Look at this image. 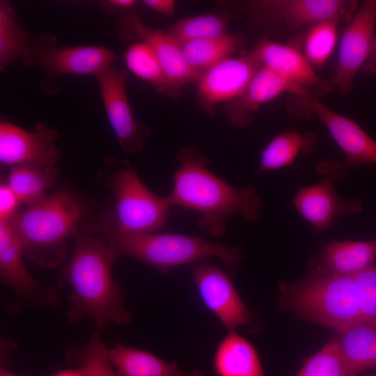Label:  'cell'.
<instances>
[{
  "label": "cell",
  "instance_id": "obj_18",
  "mask_svg": "<svg viewBox=\"0 0 376 376\" xmlns=\"http://www.w3.org/2000/svg\"><path fill=\"white\" fill-rule=\"evenodd\" d=\"M301 99L327 127L349 166L376 164V141L355 121L332 111L312 93Z\"/></svg>",
  "mask_w": 376,
  "mask_h": 376
},
{
  "label": "cell",
  "instance_id": "obj_28",
  "mask_svg": "<svg viewBox=\"0 0 376 376\" xmlns=\"http://www.w3.org/2000/svg\"><path fill=\"white\" fill-rule=\"evenodd\" d=\"M124 57L128 70L135 76L150 83L159 92L171 95L160 63L148 43L142 40L132 43Z\"/></svg>",
  "mask_w": 376,
  "mask_h": 376
},
{
  "label": "cell",
  "instance_id": "obj_22",
  "mask_svg": "<svg viewBox=\"0 0 376 376\" xmlns=\"http://www.w3.org/2000/svg\"><path fill=\"white\" fill-rule=\"evenodd\" d=\"M338 333V348L349 376L376 368V323L361 320Z\"/></svg>",
  "mask_w": 376,
  "mask_h": 376
},
{
  "label": "cell",
  "instance_id": "obj_10",
  "mask_svg": "<svg viewBox=\"0 0 376 376\" xmlns=\"http://www.w3.org/2000/svg\"><path fill=\"white\" fill-rule=\"evenodd\" d=\"M116 22L121 40L139 38L152 47L165 75L171 97H177L185 84L199 79L200 76L187 63L181 45L166 31L147 26L133 12L120 15Z\"/></svg>",
  "mask_w": 376,
  "mask_h": 376
},
{
  "label": "cell",
  "instance_id": "obj_38",
  "mask_svg": "<svg viewBox=\"0 0 376 376\" xmlns=\"http://www.w3.org/2000/svg\"><path fill=\"white\" fill-rule=\"evenodd\" d=\"M52 376H84V374L81 369L79 368L59 371Z\"/></svg>",
  "mask_w": 376,
  "mask_h": 376
},
{
  "label": "cell",
  "instance_id": "obj_17",
  "mask_svg": "<svg viewBox=\"0 0 376 376\" xmlns=\"http://www.w3.org/2000/svg\"><path fill=\"white\" fill-rule=\"evenodd\" d=\"M284 93H292L300 98H305L311 94L307 88L292 83L261 66L242 93L228 102L226 109L227 117L235 126L247 125L252 121V112L261 104Z\"/></svg>",
  "mask_w": 376,
  "mask_h": 376
},
{
  "label": "cell",
  "instance_id": "obj_25",
  "mask_svg": "<svg viewBox=\"0 0 376 376\" xmlns=\"http://www.w3.org/2000/svg\"><path fill=\"white\" fill-rule=\"evenodd\" d=\"M58 174L54 167L21 164L10 167L6 182L21 203L28 206L43 198L55 186Z\"/></svg>",
  "mask_w": 376,
  "mask_h": 376
},
{
  "label": "cell",
  "instance_id": "obj_3",
  "mask_svg": "<svg viewBox=\"0 0 376 376\" xmlns=\"http://www.w3.org/2000/svg\"><path fill=\"white\" fill-rule=\"evenodd\" d=\"M82 215L78 201L57 190L6 221L26 258L41 268H50L65 258L67 240L75 234Z\"/></svg>",
  "mask_w": 376,
  "mask_h": 376
},
{
  "label": "cell",
  "instance_id": "obj_7",
  "mask_svg": "<svg viewBox=\"0 0 376 376\" xmlns=\"http://www.w3.org/2000/svg\"><path fill=\"white\" fill-rule=\"evenodd\" d=\"M294 288L290 306L311 322L340 331L362 320L354 276L321 274Z\"/></svg>",
  "mask_w": 376,
  "mask_h": 376
},
{
  "label": "cell",
  "instance_id": "obj_35",
  "mask_svg": "<svg viewBox=\"0 0 376 376\" xmlns=\"http://www.w3.org/2000/svg\"><path fill=\"white\" fill-rule=\"evenodd\" d=\"M136 0H105L100 1V4L103 12L111 17H116L125 13L132 12L137 5Z\"/></svg>",
  "mask_w": 376,
  "mask_h": 376
},
{
  "label": "cell",
  "instance_id": "obj_39",
  "mask_svg": "<svg viewBox=\"0 0 376 376\" xmlns=\"http://www.w3.org/2000/svg\"><path fill=\"white\" fill-rule=\"evenodd\" d=\"M0 376H19V375L15 373H13L1 367L0 369Z\"/></svg>",
  "mask_w": 376,
  "mask_h": 376
},
{
  "label": "cell",
  "instance_id": "obj_8",
  "mask_svg": "<svg viewBox=\"0 0 376 376\" xmlns=\"http://www.w3.org/2000/svg\"><path fill=\"white\" fill-rule=\"evenodd\" d=\"M375 24L376 0H366L343 31L336 66L329 81L322 84L324 91H352L354 78L370 53Z\"/></svg>",
  "mask_w": 376,
  "mask_h": 376
},
{
  "label": "cell",
  "instance_id": "obj_32",
  "mask_svg": "<svg viewBox=\"0 0 376 376\" xmlns=\"http://www.w3.org/2000/svg\"><path fill=\"white\" fill-rule=\"evenodd\" d=\"M105 347L99 334L95 333L86 345L79 350L77 363L84 376H116L105 357Z\"/></svg>",
  "mask_w": 376,
  "mask_h": 376
},
{
  "label": "cell",
  "instance_id": "obj_27",
  "mask_svg": "<svg viewBox=\"0 0 376 376\" xmlns=\"http://www.w3.org/2000/svg\"><path fill=\"white\" fill-rule=\"evenodd\" d=\"M30 40L17 19L10 1H0V70L22 58Z\"/></svg>",
  "mask_w": 376,
  "mask_h": 376
},
{
  "label": "cell",
  "instance_id": "obj_20",
  "mask_svg": "<svg viewBox=\"0 0 376 376\" xmlns=\"http://www.w3.org/2000/svg\"><path fill=\"white\" fill-rule=\"evenodd\" d=\"M376 239L369 241H332L321 248L318 269L321 274L354 276L373 265Z\"/></svg>",
  "mask_w": 376,
  "mask_h": 376
},
{
  "label": "cell",
  "instance_id": "obj_6",
  "mask_svg": "<svg viewBox=\"0 0 376 376\" xmlns=\"http://www.w3.org/2000/svg\"><path fill=\"white\" fill-rule=\"evenodd\" d=\"M53 33L43 32L30 40L23 55L27 68L38 67L44 73L40 91L49 96L59 93L62 75H93L111 66L117 55L109 49L96 45L58 47Z\"/></svg>",
  "mask_w": 376,
  "mask_h": 376
},
{
  "label": "cell",
  "instance_id": "obj_23",
  "mask_svg": "<svg viewBox=\"0 0 376 376\" xmlns=\"http://www.w3.org/2000/svg\"><path fill=\"white\" fill-rule=\"evenodd\" d=\"M213 368L217 376H265L255 347L234 331H230L217 346Z\"/></svg>",
  "mask_w": 376,
  "mask_h": 376
},
{
  "label": "cell",
  "instance_id": "obj_15",
  "mask_svg": "<svg viewBox=\"0 0 376 376\" xmlns=\"http://www.w3.org/2000/svg\"><path fill=\"white\" fill-rule=\"evenodd\" d=\"M22 253V244L9 223L6 220L0 221L1 281L12 288L22 299L41 306L56 304V293L41 288L26 270Z\"/></svg>",
  "mask_w": 376,
  "mask_h": 376
},
{
  "label": "cell",
  "instance_id": "obj_12",
  "mask_svg": "<svg viewBox=\"0 0 376 376\" xmlns=\"http://www.w3.org/2000/svg\"><path fill=\"white\" fill-rule=\"evenodd\" d=\"M265 19L284 24L292 31L327 20L348 23L359 8L352 0H266L251 3Z\"/></svg>",
  "mask_w": 376,
  "mask_h": 376
},
{
  "label": "cell",
  "instance_id": "obj_36",
  "mask_svg": "<svg viewBox=\"0 0 376 376\" xmlns=\"http://www.w3.org/2000/svg\"><path fill=\"white\" fill-rule=\"evenodd\" d=\"M142 3L148 8L159 14L172 15L175 2L173 0H143Z\"/></svg>",
  "mask_w": 376,
  "mask_h": 376
},
{
  "label": "cell",
  "instance_id": "obj_2",
  "mask_svg": "<svg viewBox=\"0 0 376 376\" xmlns=\"http://www.w3.org/2000/svg\"><path fill=\"white\" fill-rule=\"evenodd\" d=\"M116 258L102 236L77 237L73 254L63 272V280L72 290L68 315L70 322L90 317L98 329L111 323L131 322V314L123 307V290L112 276Z\"/></svg>",
  "mask_w": 376,
  "mask_h": 376
},
{
  "label": "cell",
  "instance_id": "obj_21",
  "mask_svg": "<svg viewBox=\"0 0 376 376\" xmlns=\"http://www.w3.org/2000/svg\"><path fill=\"white\" fill-rule=\"evenodd\" d=\"M116 376H205L199 370H182L175 361L167 362L148 352L116 344L104 350Z\"/></svg>",
  "mask_w": 376,
  "mask_h": 376
},
{
  "label": "cell",
  "instance_id": "obj_5",
  "mask_svg": "<svg viewBox=\"0 0 376 376\" xmlns=\"http://www.w3.org/2000/svg\"><path fill=\"white\" fill-rule=\"evenodd\" d=\"M109 177L114 205L104 227L125 234L156 233L166 225L171 207L167 197L151 191L125 161Z\"/></svg>",
  "mask_w": 376,
  "mask_h": 376
},
{
  "label": "cell",
  "instance_id": "obj_16",
  "mask_svg": "<svg viewBox=\"0 0 376 376\" xmlns=\"http://www.w3.org/2000/svg\"><path fill=\"white\" fill-rule=\"evenodd\" d=\"M336 175H326L320 182L299 189L294 198L297 211L318 232L326 230L338 216L357 214L363 210L361 200L339 196L334 187Z\"/></svg>",
  "mask_w": 376,
  "mask_h": 376
},
{
  "label": "cell",
  "instance_id": "obj_11",
  "mask_svg": "<svg viewBox=\"0 0 376 376\" xmlns=\"http://www.w3.org/2000/svg\"><path fill=\"white\" fill-rule=\"evenodd\" d=\"M58 139L56 130L42 121L36 122L30 132L1 116L0 162L10 167L21 164L54 167L61 155Z\"/></svg>",
  "mask_w": 376,
  "mask_h": 376
},
{
  "label": "cell",
  "instance_id": "obj_31",
  "mask_svg": "<svg viewBox=\"0 0 376 376\" xmlns=\"http://www.w3.org/2000/svg\"><path fill=\"white\" fill-rule=\"evenodd\" d=\"M296 376H349L336 338L309 357Z\"/></svg>",
  "mask_w": 376,
  "mask_h": 376
},
{
  "label": "cell",
  "instance_id": "obj_30",
  "mask_svg": "<svg viewBox=\"0 0 376 376\" xmlns=\"http://www.w3.org/2000/svg\"><path fill=\"white\" fill-rule=\"evenodd\" d=\"M338 22L327 20L314 24L308 32L304 56L311 65H323L332 54L338 37Z\"/></svg>",
  "mask_w": 376,
  "mask_h": 376
},
{
  "label": "cell",
  "instance_id": "obj_34",
  "mask_svg": "<svg viewBox=\"0 0 376 376\" xmlns=\"http://www.w3.org/2000/svg\"><path fill=\"white\" fill-rule=\"evenodd\" d=\"M21 201L7 185L1 181L0 185V221L7 220L17 213Z\"/></svg>",
  "mask_w": 376,
  "mask_h": 376
},
{
  "label": "cell",
  "instance_id": "obj_1",
  "mask_svg": "<svg viewBox=\"0 0 376 376\" xmlns=\"http://www.w3.org/2000/svg\"><path fill=\"white\" fill-rule=\"evenodd\" d=\"M177 159L180 166L168 200L171 207L200 212L198 224L205 233L223 235L226 220L233 214L251 223L258 220L263 203L255 187L240 189L221 180L208 169L207 159L194 147L182 148Z\"/></svg>",
  "mask_w": 376,
  "mask_h": 376
},
{
  "label": "cell",
  "instance_id": "obj_29",
  "mask_svg": "<svg viewBox=\"0 0 376 376\" xmlns=\"http://www.w3.org/2000/svg\"><path fill=\"white\" fill-rule=\"evenodd\" d=\"M228 19L224 16L205 13L177 21L166 33L182 45L191 40L226 35L228 33Z\"/></svg>",
  "mask_w": 376,
  "mask_h": 376
},
{
  "label": "cell",
  "instance_id": "obj_19",
  "mask_svg": "<svg viewBox=\"0 0 376 376\" xmlns=\"http://www.w3.org/2000/svg\"><path fill=\"white\" fill-rule=\"evenodd\" d=\"M251 52L261 66L292 83L306 88L324 84L304 55L295 47L263 37Z\"/></svg>",
  "mask_w": 376,
  "mask_h": 376
},
{
  "label": "cell",
  "instance_id": "obj_13",
  "mask_svg": "<svg viewBox=\"0 0 376 376\" xmlns=\"http://www.w3.org/2000/svg\"><path fill=\"white\" fill-rule=\"evenodd\" d=\"M191 272L204 305L228 331L252 323L250 311L226 272L205 262L194 265Z\"/></svg>",
  "mask_w": 376,
  "mask_h": 376
},
{
  "label": "cell",
  "instance_id": "obj_4",
  "mask_svg": "<svg viewBox=\"0 0 376 376\" xmlns=\"http://www.w3.org/2000/svg\"><path fill=\"white\" fill-rule=\"evenodd\" d=\"M101 236L116 255L130 256L168 274L175 267L203 260L219 258L226 265L235 267L243 258L240 248L217 244L201 237L175 233L125 234L104 227Z\"/></svg>",
  "mask_w": 376,
  "mask_h": 376
},
{
  "label": "cell",
  "instance_id": "obj_9",
  "mask_svg": "<svg viewBox=\"0 0 376 376\" xmlns=\"http://www.w3.org/2000/svg\"><path fill=\"white\" fill-rule=\"evenodd\" d=\"M111 127L127 153L139 152L149 135L148 125L134 119L127 93L128 71L112 65L95 76Z\"/></svg>",
  "mask_w": 376,
  "mask_h": 376
},
{
  "label": "cell",
  "instance_id": "obj_26",
  "mask_svg": "<svg viewBox=\"0 0 376 376\" xmlns=\"http://www.w3.org/2000/svg\"><path fill=\"white\" fill-rule=\"evenodd\" d=\"M315 142L316 136L309 132L288 130L279 134L262 152L258 172L291 165L301 151L310 152Z\"/></svg>",
  "mask_w": 376,
  "mask_h": 376
},
{
  "label": "cell",
  "instance_id": "obj_24",
  "mask_svg": "<svg viewBox=\"0 0 376 376\" xmlns=\"http://www.w3.org/2000/svg\"><path fill=\"white\" fill-rule=\"evenodd\" d=\"M244 36L240 33H227L211 38L187 42L182 49L185 58L200 77L207 69L230 57L244 43Z\"/></svg>",
  "mask_w": 376,
  "mask_h": 376
},
{
  "label": "cell",
  "instance_id": "obj_37",
  "mask_svg": "<svg viewBox=\"0 0 376 376\" xmlns=\"http://www.w3.org/2000/svg\"><path fill=\"white\" fill-rule=\"evenodd\" d=\"M361 70L376 75V33L374 35L368 58Z\"/></svg>",
  "mask_w": 376,
  "mask_h": 376
},
{
  "label": "cell",
  "instance_id": "obj_14",
  "mask_svg": "<svg viewBox=\"0 0 376 376\" xmlns=\"http://www.w3.org/2000/svg\"><path fill=\"white\" fill-rule=\"evenodd\" d=\"M260 67L251 52L238 57L227 58L207 69L197 81L201 105L210 111L219 102L236 98Z\"/></svg>",
  "mask_w": 376,
  "mask_h": 376
},
{
  "label": "cell",
  "instance_id": "obj_33",
  "mask_svg": "<svg viewBox=\"0 0 376 376\" xmlns=\"http://www.w3.org/2000/svg\"><path fill=\"white\" fill-rule=\"evenodd\" d=\"M361 318L376 323V265L354 276Z\"/></svg>",
  "mask_w": 376,
  "mask_h": 376
}]
</instances>
